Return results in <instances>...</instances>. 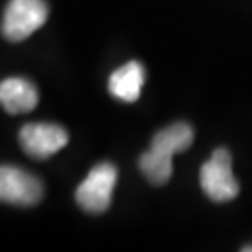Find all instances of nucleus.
Instances as JSON below:
<instances>
[{
	"label": "nucleus",
	"instance_id": "8",
	"mask_svg": "<svg viewBox=\"0 0 252 252\" xmlns=\"http://www.w3.org/2000/svg\"><path fill=\"white\" fill-rule=\"evenodd\" d=\"M146 81V69L140 62H127L110 75L108 92L124 103H135Z\"/></svg>",
	"mask_w": 252,
	"mask_h": 252
},
{
	"label": "nucleus",
	"instance_id": "5",
	"mask_svg": "<svg viewBox=\"0 0 252 252\" xmlns=\"http://www.w3.org/2000/svg\"><path fill=\"white\" fill-rule=\"evenodd\" d=\"M43 198V185L36 176L19 166H0V202L32 207Z\"/></svg>",
	"mask_w": 252,
	"mask_h": 252
},
{
	"label": "nucleus",
	"instance_id": "4",
	"mask_svg": "<svg viewBox=\"0 0 252 252\" xmlns=\"http://www.w3.org/2000/svg\"><path fill=\"white\" fill-rule=\"evenodd\" d=\"M200 185L213 202H230L239 194V183L232 172V155L224 148L213 152L200 170Z\"/></svg>",
	"mask_w": 252,
	"mask_h": 252
},
{
	"label": "nucleus",
	"instance_id": "3",
	"mask_svg": "<svg viewBox=\"0 0 252 252\" xmlns=\"http://www.w3.org/2000/svg\"><path fill=\"white\" fill-rule=\"evenodd\" d=\"M118 181V168L110 162H99L79 185L75 200L81 209L92 215L105 213L112 202V190Z\"/></svg>",
	"mask_w": 252,
	"mask_h": 252
},
{
	"label": "nucleus",
	"instance_id": "7",
	"mask_svg": "<svg viewBox=\"0 0 252 252\" xmlns=\"http://www.w3.org/2000/svg\"><path fill=\"white\" fill-rule=\"evenodd\" d=\"M37 88L23 77H9L0 82V105L8 114H25L37 107Z\"/></svg>",
	"mask_w": 252,
	"mask_h": 252
},
{
	"label": "nucleus",
	"instance_id": "6",
	"mask_svg": "<svg viewBox=\"0 0 252 252\" xmlns=\"http://www.w3.org/2000/svg\"><path fill=\"white\" fill-rule=\"evenodd\" d=\"M19 142L23 152L32 159H49L67 146L69 135L56 124H27L19 131Z\"/></svg>",
	"mask_w": 252,
	"mask_h": 252
},
{
	"label": "nucleus",
	"instance_id": "1",
	"mask_svg": "<svg viewBox=\"0 0 252 252\" xmlns=\"http://www.w3.org/2000/svg\"><path fill=\"white\" fill-rule=\"evenodd\" d=\"M194 140V131L189 124L178 122L161 129L153 136L150 150L138 159L140 172L153 185H164L172 178V157L189 150Z\"/></svg>",
	"mask_w": 252,
	"mask_h": 252
},
{
	"label": "nucleus",
	"instance_id": "2",
	"mask_svg": "<svg viewBox=\"0 0 252 252\" xmlns=\"http://www.w3.org/2000/svg\"><path fill=\"white\" fill-rule=\"evenodd\" d=\"M49 6L45 0H9L2 15V36L8 41H23L45 25Z\"/></svg>",
	"mask_w": 252,
	"mask_h": 252
}]
</instances>
